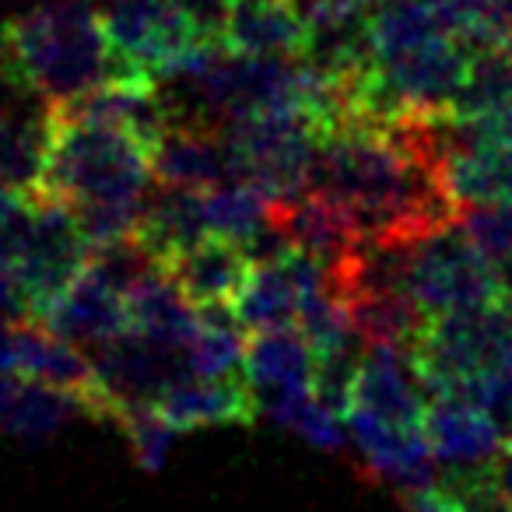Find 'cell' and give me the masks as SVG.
<instances>
[{
	"label": "cell",
	"instance_id": "obj_18",
	"mask_svg": "<svg viewBox=\"0 0 512 512\" xmlns=\"http://www.w3.org/2000/svg\"><path fill=\"white\" fill-rule=\"evenodd\" d=\"M204 207L211 235L239 242L246 249L271 228V200L246 179H228L204 190Z\"/></svg>",
	"mask_w": 512,
	"mask_h": 512
},
{
	"label": "cell",
	"instance_id": "obj_1",
	"mask_svg": "<svg viewBox=\"0 0 512 512\" xmlns=\"http://www.w3.org/2000/svg\"><path fill=\"white\" fill-rule=\"evenodd\" d=\"M313 190L355 218L362 242H407L460 221L439 176V120L348 116L320 134Z\"/></svg>",
	"mask_w": 512,
	"mask_h": 512
},
{
	"label": "cell",
	"instance_id": "obj_21",
	"mask_svg": "<svg viewBox=\"0 0 512 512\" xmlns=\"http://www.w3.org/2000/svg\"><path fill=\"white\" fill-rule=\"evenodd\" d=\"M113 421L120 425V432L127 435L130 449H134V460L141 470H158L169 453L172 435H179L176 425L158 414L155 404H127L113 414Z\"/></svg>",
	"mask_w": 512,
	"mask_h": 512
},
{
	"label": "cell",
	"instance_id": "obj_23",
	"mask_svg": "<svg viewBox=\"0 0 512 512\" xmlns=\"http://www.w3.org/2000/svg\"><path fill=\"white\" fill-rule=\"evenodd\" d=\"M344 414L334 411L330 404H323L320 397H309L306 404L299 407V414H295L292 421V432H299L302 439L309 442V446L323 449V453H334V449L344 446V425H341Z\"/></svg>",
	"mask_w": 512,
	"mask_h": 512
},
{
	"label": "cell",
	"instance_id": "obj_19",
	"mask_svg": "<svg viewBox=\"0 0 512 512\" xmlns=\"http://www.w3.org/2000/svg\"><path fill=\"white\" fill-rule=\"evenodd\" d=\"M46 116H15L0 109V183L32 197L46 169Z\"/></svg>",
	"mask_w": 512,
	"mask_h": 512
},
{
	"label": "cell",
	"instance_id": "obj_11",
	"mask_svg": "<svg viewBox=\"0 0 512 512\" xmlns=\"http://www.w3.org/2000/svg\"><path fill=\"white\" fill-rule=\"evenodd\" d=\"M446 120L474 137L512 141V50H477Z\"/></svg>",
	"mask_w": 512,
	"mask_h": 512
},
{
	"label": "cell",
	"instance_id": "obj_22",
	"mask_svg": "<svg viewBox=\"0 0 512 512\" xmlns=\"http://www.w3.org/2000/svg\"><path fill=\"white\" fill-rule=\"evenodd\" d=\"M460 225L488 260H495L498 267H512V204L509 200L463 207Z\"/></svg>",
	"mask_w": 512,
	"mask_h": 512
},
{
	"label": "cell",
	"instance_id": "obj_27",
	"mask_svg": "<svg viewBox=\"0 0 512 512\" xmlns=\"http://www.w3.org/2000/svg\"><path fill=\"white\" fill-rule=\"evenodd\" d=\"M481 404L491 407V411L498 414V421L505 418L512 425V362H505L502 369H498L495 376L484 383Z\"/></svg>",
	"mask_w": 512,
	"mask_h": 512
},
{
	"label": "cell",
	"instance_id": "obj_29",
	"mask_svg": "<svg viewBox=\"0 0 512 512\" xmlns=\"http://www.w3.org/2000/svg\"><path fill=\"white\" fill-rule=\"evenodd\" d=\"M18 372V327L0 323V376Z\"/></svg>",
	"mask_w": 512,
	"mask_h": 512
},
{
	"label": "cell",
	"instance_id": "obj_28",
	"mask_svg": "<svg viewBox=\"0 0 512 512\" xmlns=\"http://www.w3.org/2000/svg\"><path fill=\"white\" fill-rule=\"evenodd\" d=\"M488 11V50H512V0H484Z\"/></svg>",
	"mask_w": 512,
	"mask_h": 512
},
{
	"label": "cell",
	"instance_id": "obj_5",
	"mask_svg": "<svg viewBox=\"0 0 512 512\" xmlns=\"http://www.w3.org/2000/svg\"><path fill=\"white\" fill-rule=\"evenodd\" d=\"M239 179L253 183L271 207L292 204L313 186L320 127L299 113H256L225 123Z\"/></svg>",
	"mask_w": 512,
	"mask_h": 512
},
{
	"label": "cell",
	"instance_id": "obj_16",
	"mask_svg": "<svg viewBox=\"0 0 512 512\" xmlns=\"http://www.w3.org/2000/svg\"><path fill=\"white\" fill-rule=\"evenodd\" d=\"M225 46L246 57H302L306 22L295 0H232Z\"/></svg>",
	"mask_w": 512,
	"mask_h": 512
},
{
	"label": "cell",
	"instance_id": "obj_9",
	"mask_svg": "<svg viewBox=\"0 0 512 512\" xmlns=\"http://www.w3.org/2000/svg\"><path fill=\"white\" fill-rule=\"evenodd\" d=\"M39 323L74 344L102 348V344L116 341V337L130 330L127 295L85 264V271H81L78 278L71 281V288L46 309Z\"/></svg>",
	"mask_w": 512,
	"mask_h": 512
},
{
	"label": "cell",
	"instance_id": "obj_12",
	"mask_svg": "<svg viewBox=\"0 0 512 512\" xmlns=\"http://www.w3.org/2000/svg\"><path fill=\"white\" fill-rule=\"evenodd\" d=\"M344 421H348L372 477L397 484L400 491H414L432 484L435 453L425 428H390L383 421L358 411H348Z\"/></svg>",
	"mask_w": 512,
	"mask_h": 512
},
{
	"label": "cell",
	"instance_id": "obj_10",
	"mask_svg": "<svg viewBox=\"0 0 512 512\" xmlns=\"http://www.w3.org/2000/svg\"><path fill=\"white\" fill-rule=\"evenodd\" d=\"M271 225L278 228L288 246L320 260L327 271L362 246V232H358L355 218L334 197L313 190V186L292 204L271 207Z\"/></svg>",
	"mask_w": 512,
	"mask_h": 512
},
{
	"label": "cell",
	"instance_id": "obj_7",
	"mask_svg": "<svg viewBox=\"0 0 512 512\" xmlns=\"http://www.w3.org/2000/svg\"><path fill=\"white\" fill-rule=\"evenodd\" d=\"M158 186L179 190H211L228 179H239L225 130L207 123H169L151 158Z\"/></svg>",
	"mask_w": 512,
	"mask_h": 512
},
{
	"label": "cell",
	"instance_id": "obj_15",
	"mask_svg": "<svg viewBox=\"0 0 512 512\" xmlns=\"http://www.w3.org/2000/svg\"><path fill=\"white\" fill-rule=\"evenodd\" d=\"M18 376L67 393L78 400L85 414L95 397V362L78 344L53 334L43 323L18 327Z\"/></svg>",
	"mask_w": 512,
	"mask_h": 512
},
{
	"label": "cell",
	"instance_id": "obj_30",
	"mask_svg": "<svg viewBox=\"0 0 512 512\" xmlns=\"http://www.w3.org/2000/svg\"><path fill=\"white\" fill-rule=\"evenodd\" d=\"M18 204H22V193H15L11 186L0 183V225L11 218V211H15Z\"/></svg>",
	"mask_w": 512,
	"mask_h": 512
},
{
	"label": "cell",
	"instance_id": "obj_4",
	"mask_svg": "<svg viewBox=\"0 0 512 512\" xmlns=\"http://www.w3.org/2000/svg\"><path fill=\"white\" fill-rule=\"evenodd\" d=\"M393 288L421 309L425 320L491 309L509 295L502 267L474 246L460 221L407 242H365Z\"/></svg>",
	"mask_w": 512,
	"mask_h": 512
},
{
	"label": "cell",
	"instance_id": "obj_26",
	"mask_svg": "<svg viewBox=\"0 0 512 512\" xmlns=\"http://www.w3.org/2000/svg\"><path fill=\"white\" fill-rule=\"evenodd\" d=\"M404 502L411 512H470L453 491H446L442 484H425V488L404 491Z\"/></svg>",
	"mask_w": 512,
	"mask_h": 512
},
{
	"label": "cell",
	"instance_id": "obj_20",
	"mask_svg": "<svg viewBox=\"0 0 512 512\" xmlns=\"http://www.w3.org/2000/svg\"><path fill=\"white\" fill-rule=\"evenodd\" d=\"M74 411H81L74 397L53 390V386L32 383V379H18L15 400H11L8 421H4V435L39 446V442L53 439Z\"/></svg>",
	"mask_w": 512,
	"mask_h": 512
},
{
	"label": "cell",
	"instance_id": "obj_13",
	"mask_svg": "<svg viewBox=\"0 0 512 512\" xmlns=\"http://www.w3.org/2000/svg\"><path fill=\"white\" fill-rule=\"evenodd\" d=\"M253 264L256 260L246 246L214 235V239L197 242L183 256H176L165 267V274L176 281L179 292L197 309H232Z\"/></svg>",
	"mask_w": 512,
	"mask_h": 512
},
{
	"label": "cell",
	"instance_id": "obj_6",
	"mask_svg": "<svg viewBox=\"0 0 512 512\" xmlns=\"http://www.w3.org/2000/svg\"><path fill=\"white\" fill-rule=\"evenodd\" d=\"M327 285V267L320 260H313V256L288 246L281 253L256 260L242 292L235 295L232 316L249 334L299 327L306 306L320 292H327Z\"/></svg>",
	"mask_w": 512,
	"mask_h": 512
},
{
	"label": "cell",
	"instance_id": "obj_2",
	"mask_svg": "<svg viewBox=\"0 0 512 512\" xmlns=\"http://www.w3.org/2000/svg\"><path fill=\"white\" fill-rule=\"evenodd\" d=\"M0 78L43 106L113 81L106 15L92 0H43L0 25Z\"/></svg>",
	"mask_w": 512,
	"mask_h": 512
},
{
	"label": "cell",
	"instance_id": "obj_3",
	"mask_svg": "<svg viewBox=\"0 0 512 512\" xmlns=\"http://www.w3.org/2000/svg\"><path fill=\"white\" fill-rule=\"evenodd\" d=\"M46 169L32 197H50L71 211L99 204H144L155 183V148L123 123L95 116L71 102L43 106Z\"/></svg>",
	"mask_w": 512,
	"mask_h": 512
},
{
	"label": "cell",
	"instance_id": "obj_32",
	"mask_svg": "<svg viewBox=\"0 0 512 512\" xmlns=\"http://www.w3.org/2000/svg\"><path fill=\"white\" fill-rule=\"evenodd\" d=\"M509 446H512V435H509Z\"/></svg>",
	"mask_w": 512,
	"mask_h": 512
},
{
	"label": "cell",
	"instance_id": "obj_24",
	"mask_svg": "<svg viewBox=\"0 0 512 512\" xmlns=\"http://www.w3.org/2000/svg\"><path fill=\"white\" fill-rule=\"evenodd\" d=\"M435 4L446 11L449 22L456 25V32L474 50H488V11H484V0H435Z\"/></svg>",
	"mask_w": 512,
	"mask_h": 512
},
{
	"label": "cell",
	"instance_id": "obj_33",
	"mask_svg": "<svg viewBox=\"0 0 512 512\" xmlns=\"http://www.w3.org/2000/svg\"><path fill=\"white\" fill-rule=\"evenodd\" d=\"M228 4H232V0H228Z\"/></svg>",
	"mask_w": 512,
	"mask_h": 512
},
{
	"label": "cell",
	"instance_id": "obj_17",
	"mask_svg": "<svg viewBox=\"0 0 512 512\" xmlns=\"http://www.w3.org/2000/svg\"><path fill=\"white\" fill-rule=\"evenodd\" d=\"M246 376L260 397L313 390V348L299 327L253 334L246 344Z\"/></svg>",
	"mask_w": 512,
	"mask_h": 512
},
{
	"label": "cell",
	"instance_id": "obj_25",
	"mask_svg": "<svg viewBox=\"0 0 512 512\" xmlns=\"http://www.w3.org/2000/svg\"><path fill=\"white\" fill-rule=\"evenodd\" d=\"M32 299L11 264H0V323H32Z\"/></svg>",
	"mask_w": 512,
	"mask_h": 512
},
{
	"label": "cell",
	"instance_id": "obj_14",
	"mask_svg": "<svg viewBox=\"0 0 512 512\" xmlns=\"http://www.w3.org/2000/svg\"><path fill=\"white\" fill-rule=\"evenodd\" d=\"M155 407L179 432H193L204 425H253V418H260V397L239 376H190L172 390H165L155 400Z\"/></svg>",
	"mask_w": 512,
	"mask_h": 512
},
{
	"label": "cell",
	"instance_id": "obj_31",
	"mask_svg": "<svg viewBox=\"0 0 512 512\" xmlns=\"http://www.w3.org/2000/svg\"><path fill=\"white\" fill-rule=\"evenodd\" d=\"M498 316H502V330H505V348H509V358H512V292L498 302Z\"/></svg>",
	"mask_w": 512,
	"mask_h": 512
},
{
	"label": "cell",
	"instance_id": "obj_8",
	"mask_svg": "<svg viewBox=\"0 0 512 512\" xmlns=\"http://www.w3.org/2000/svg\"><path fill=\"white\" fill-rule=\"evenodd\" d=\"M425 432L432 442L435 463L449 470L481 467L495 460L502 442V421L491 407L477 404L474 397H428V418Z\"/></svg>",
	"mask_w": 512,
	"mask_h": 512
}]
</instances>
